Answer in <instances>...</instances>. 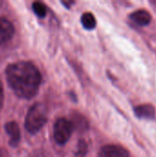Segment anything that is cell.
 Returning <instances> with one entry per match:
<instances>
[{"instance_id": "cell-1", "label": "cell", "mask_w": 156, "mask_h": 157, "mask_svg": "<svg viewBox=\"0 0 156 157\" xmlns=\"http://www.w3.org/2000/svg\"><path fill=\"white\" fill-rule=\"evenodd\" d=\"M9 87L20 98H32L39 91L41 75L39 69L30 62L20 61L9 64L6 69Z\"/></svg>"}, {"instance_id": "cell-2", "label": "cell", "mask_w": 156, "mask_h": 157, "mask_svg": "<svg viewBox=\"0 0 156 157\" xmlns=\"http://www.w3.org/2000/svg\"><path fill=\"white\" fill-rule=\"evenodd\" d=\"M48 110L44 104L36 103L29 110L25 119V128L31 133H37L47 122Z\"/></svg>"}, {"instance_id": "cell-3", "label": "cell", "mask_w": 156, "mask_h": 157, "mask_svg": "<svg viewBox=\"0 0 156 157\" xmlns=\"http://www.w3.org/2000/svg\"><path fill=\"white\" fill-rule=\"evenodd\" d=\"M74 131L72 121L66 119H59L53 127V138L58 144H65Z\"/></svg>"}, {"instance_id": "cell-4", "label": "cell", "mask_w": 156, "mask_h": 157, "mask_svg": "<svg viewBox=\"0 0 156 157\" xmlns=\"http://www.w3.org/2000/svg\"><path fill=\"white\" fill-rule=\"evenodd\" d=\"M98 157H130V155L129 152L122 146L109 144L101 148Z\"/></svg>"}, {"instance_id": "cell-5", "label": "cell", "mask_w": 156, "mask_h": 157, "mask_svg": "<svg viewBox=\"0 0 156 157\" xmlns=\"http://www.w3.org/2000/svg\"><path fill=\"white\" fill-rule=\"evenodd\" d=\"M15 33L13 24L6 18L0 17V44L9 40Z\"/></svg>"}, {"instance_id": "cell-6", "label": "cell", "mask_w": 156, "mask_h": 157, "mask_svg": "<svg viewBox=\"0 0 156 157\" xmlns=\"http://www.w3.org/2000/svg\"><path fill=\"white\" fill-rule=\"evenodd\" d=\"M5 130L9 136V144L16 147L20 142V130L16 121H9L5 125Z\"/></svg>"}, {"instance_id": "cell-7", "label": "cell", "mask_w": 156, "mask_h": 157, "mask_svg": "<svg viewBox=\"0 0 156 157\" xmlns=\"http://www.w3.org/2000/svg\"><path fill=\"white\" fill-rule=\"evenodd\" d=\"M130 17L135 24H137L139 26H147L150 24V22L152 20V17H151L150 13L143 9L137 10V11L131 13Z\"/></svg>"}, {"instance_id": "cell-8", "label": "cell", "mask_w": 156, "mask_h": 157, "mask_svg": "<svg viewBox=\"0 0 156 157\" xmlns=\"http://www.w3.org/2000/svg\"><path fill=\"white\" fill-rule=\"evenodd\" d=\"M134 112H135V115L141 119L153 120L155 117V109L150 104H144V105H140L136 107L134 109Z\"/></svg>"}, {"instance_id": "cell-9", "label": "cell", "mask_w": 156, "mask_h": 157, "mask_svg": "<svg viewBox=\"0 0 156 157\" xmlns=\"http://www.w3.org/2000/svg\"><path fill=\"white\" fill-rule=\"evenodd\" d=\"M81 22H82V25L84 26V28L86 29H95V27L97 25L95 17L93 16L92 13H89V12L84 13L82 15Z\"/></svg>"}, {"instance_id": "cell-10", "label": "cell", "mask_w": 156, "mask_h": 157, "mask_svg": "<svg viewBox=\"0 0 156 157\" xmlns=\"http://www.w3.org/2000/svg\"><path fill=\"white\" fill-rule=\"evenodd\" d=\"M72 123L74 125V128L79 130L80 132L86 130L87 127H88L87 122L84 119V117H82L81 115H78V114H74V120H73Z\"/></svg>"}, {"instance_id": "cell-11", "label": "cell", "mask_w": 156, "mask_h": 157, "mask_svg": "<svg viewBox=\"0 0 156 157\" xmlns=\"http://www.w3.org/2000/svg\"><path fill=\"white\" fill-rule=\"evenodd\" d=\"M32 9L39 17H44L47 14V8L45 5L40 2H34L32 4Z\"/></svg>"}, {"instance_id": "cell-12", "label": "cell", "mask_w": 156, "mask_h": 157, "mask_svg": "<svg viewBox=\"0 0 156 157\" xmlns=\"http://www.w3.org/2000/svg\"><path fill=\"white\" fill-rule=\"evenodd\" d=\"M87 150H88L87 144L84 140H80L77 144L75 157H86V154H87Z\"/></svg>"}, {"instance_id": "cell-13", "label": "cell", "mask_w": 156, "mask_h": 157, "mask_svg": "<svg viewBox=\"0 0 156 157\" xmlns=\"http://www.w3.org/2000/svg\"><path fill=\"white\" fill-rule=\"evenodd\" d=\"M4 103V89H3V85L0 81V110L3 107Z\"/></svg>"}, {"instance_id": "cell-14", "label": "cell", "mask_w": 156, "mask_h": 157, "mask_svg": "<svg viewBox=\"0 0 156 157\" xmlns=\"http://www.w3.org/2000/svg\"><path fill=\"white\" fill-rule=\"evenodd\" d=\"M0 157H3V154H2V152H1V150H0Z\"/></svg>"}]
</instances>
